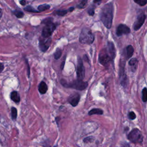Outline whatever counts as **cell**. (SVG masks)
Listing matches in <instances>:
<instances>
[{"instance_id": "6da1fadb", "label": "cell", "mask_w": 147, "mask_h": 147, "mask_svg": "<svg viewBox=\"0 0 147 147\" xmlns=\"http://www.w3.org/2000/svg\"><path fill=\"white\" fill-rule=\"evenodd\" d=\"M113 17V6L112 3L105 5L102 9L100 18L104 26L108 29L112 27Z\"/></svg>"}, {"instance_id": "7a4b0ae2", "label": "cell", "mask_w": 147, "mask_h": 147, "mask_svg": "<svg viewBox=\"0 0 147 147\" xmlns=\"http://www.w3.org/2000/svg\"><path fill=\"white\" fill-rule=\"evenodd\" d=\"M60 83L65 87L72 88L81 91L86 89L88 86V83L86 82H84L81 79L75 80L71 82H67L66 80L62 79Z\"/></svg>"}, {"instance_id": "3957f363", "label": "cell", "mask_w": 147, "mask_h": 147, "mask_svg": "<svg viewBox=\"0 0 147 147\" xmlns=\"http://www.w3.org/2000/svg\"><path fill=\"white\" fill-rule=\"evenodd\" d=\"M94 40V36L91 31L86 28L83 29L79 37L80 42L82 44H90L93 43Z\"/></svg>"}, {"instance_id": "277c9868", "label": "cell", "mask_w": 147, "mask_h": 147, "mask_svg": "<svg viewBox=\"0 0 147 147\" xmlns=\"http://www.w3.org/2000/svg\"><path fill=\"white\" fill-rule=\"evenodd\" d=\"M114 59L108 51L107 48L102 49L99 54V62L104 66H106Z\"/></svg>"}, {"instance_id": "5b68a950", "label": "cell", "mask_w": 147, "mask_h": 147, "mask_svg": "<svg viewBox=\"0 0 147 147\" xmlns=\"http://www.w3.org/2000/svg\"><path fill=\"white\" fill-rule=\"evenodd\" d=\"M128 139L135 143L141 142L142 140V136L140 131L138 129H133L128 135Z\"/></svg>"}, {"instance_id": "8992f818", "label": "cell", "mask_w": 147, "mask_h": 147, "mask_svg": "<svg viewBox=\"0 0 147 147\" xmlns=\"http://www.w3.org/2000/svg\"><path fill=\"white\" fill-rule=\"evenodd\" d=\"M56 28V26L55 24L51 22H48L46 26L43 30L42 31V36L45 38L49 37L51 36L53 32Z\"/></svg>"}, {"instance_id": "52a82bcc", "label": "cell", "mask_w": 147, "mask_h": 147, "mask_svg": "<svg viewBox=\"0 0 147 147\" xmlns=\"http://www.w3.org/2000/svg\"><path fill=\"white\" fill-rule=\"evenodd\" d=\"M85 69L83 63V61L80 57L78 58V66L77 69V75L78 79L83 80L85 78Z\"/></svg>"}, {"instance_id": "ba28073f", "label": "cell", "mask_w": 147, "mask_h": 147, "mask_svg": "<svg viewBox=\"0 0 147 147\" xmlns=\"http://www.w3.org/2000/svg\"><path fill=\"white\" fill-rule=\"evenodd\" d=\"M80 98V95L77 93H74L71 94L70 96L68 97V101L72 106L75 107L79 102Z\"/></svg>"}, {"instance_id": "9c48e42d", "label": "cell", "mask_w": 147, "mask_h": 147, "mask_svg": "<svg viewBox=\"0 0 147 147\" xmlns=\"http://www.w3.org/2000/svg\"><path fill=\"white\" fill-rule=\"evenodd\" d=\"M131 32L130 28L124 24H120L117 27L116 33L118 36H121L123 35L129 34Z\"/></svg>"}, {"instance_id": "30bf717a", "label": "cell", "mask_w": 147, "mask_h": 147, "mask_svg": "<svg viewBox=\"0 0 147 147\" xmlns=\"http://www.w3.org/2000/svg\"><path fill=\"white\" fill-rule=\"evenodd\" d=\"M145 16L144 14H141L138 16L133 26V28L135 31L138 30L141 27V26L143 25V24L145 21Z\"/></svg>"}, {"instance_id": "8fae6325", "label": "cell", "mask_w": 147, "mask_h": 147, "mask_svg": "<svg viewBox=\"0 0 147 147\" xmlns=\"http://www.w3.org/2000/svg\"><path fill=\"white\" fill-rule=\"evenodd\" d=\"M50 40H48L46 42L44 40H40L39 43V47L40 50L43 52H45L50 47Z\"/></svg>"}, {"instance_id": "7c38bea8", "label": "cell", "mask_w": 147, "mask_h": 147, "mask_svg": "<svg viewBox=\"0 0 147 147\" xmlns=\"http://www.w3.org/2000/svg\"><path fill=\"white\" fill-rule=\"evenodd\" d=\"M11 100L16 103H19L20 101V96L17 91H13L10 94Z\"/></svg>"}, {"instance_id": "4fadbf2b", "label": "cell", "mask_w": 147, "mask_h": 147, "mask_svg": "<svg viewBox=\"0 0 147 147\" xmlns=\"http://www.w3.org/2000/svg\"><path fill=\"white\" fill-rule=\"evenodd\" d=\"M48 90V86L44 82H41L39 86V91L41 94H44Z\"/></svg>"}, {"instance_id": "5bb4252c", "label": "cell", "mask_w": 147, "mask_h": 147, "mask_svg": "<svg viewBox=\"0 0 147 147\" xmlns=\"http://www.w3.org/2000/svg\"><path fill=\"white\" fill-rule=\"evenodd\" d=\"M137 64H138V61L136 58H133L129 61V64L131 67V68L133 72L136 70Z\"/></svg>"}, {"instance_id": "9a60e30c", "label": "cell", "mask_w": 147, "mask_h": 147, "mask_svg": "<svg viewBox=\"0 0 147 147\" xmlns=\"http://www.w3.org/2000/svg\"><path fill=\"white\" fill-rule=\"evenodd\" d=\"M134 52V49L132 45H128L127 47V58H130L132 56Z\"/></svg>"}, {"instance_id": "2e32d148", "label": "cell", "mask_w": 147, "mask_h": 147, "mask_svg": "<svg viewBox=\"0 0 147 147\" xmlns=\"http://www.w3.org/2000/svg\"><path fill=\"white\" fill-rule=\"evenodd\" d=\"M103 114V110L100 109H93L91 110H90L89 113V114L90 116L93 115V114H98L101 115Z\"/></svg>"}, {"instance_id": "e0dca14e", "label": "cell", "mask_w": 147, "mask_h": 147, "mask_svg": "<svg viewBox=\"0 0 147 147\" xmlns=\"http://www.w3.org/2000/svg\"><path fill=\"white\" fill-rule=\"evenodd\" d=\"M50 8V6L48 4H43L38 7V10L39 12H43Z\"/></svg>"}, {"instance_id": "ac0fdd59", "label": "cell", "mask_w": 147, "mask_h": 147, "mask_svg": "<svg viewBox=\"0 0 147 147\" xmlns=\"http://www.w3.org/2000/svg\"><path fill=\"white\" fill-rule=\"evenodd\" d=\"M11 115L13 120H15L17 117V110L16 108L12 107L11 109Z\"/></svg>"}, {"instance_id": "d6986e66", "label": "cell", "mask_w": 147, "mask_h": 147, "mask_svg": "<svg viewBox=\"0 0 147 147\" xmlns=\"http://www.w3.org/2000/svg\"><path fill=\"white\" fill-rule=\"evenodd\" d=\"M142 101L144 102H146L147 101V89L146 88H144L142 91Z\"/></svg>"}, {"instance_id": "ffe728a7", "label": "cell", "mask_w": 147, "mask_h": 147, "mask_svg": "<svg viewBox=\"0 0 147 147\" xmlns=\"http://www.w3.org/2000/svg\"><path fill=\"white\" fill-rule=\"evenodd\" d=\"M62 54V53L61 50H60V49L58 48L57 50H56V52H55V54H54L55 59H59L61 57Z\"/></svg>"}, {"instance_id": "44dd1931", "label": "cell", "mask_w": 147, "mask_h": 147, "mask_svg": "<svg viewBox=\"0 0 147 147\" xmlns=\"http://www.w3.org/2000/svg\"><path fill=\"white\" fill-rule=\"evenodd\" d=\"M134 1L140 6H144L147 4V0H134Z\"/></svg>"}, {"instance_id": "7402d4cb", "label": "cell", "mask_w": 147, "mask_h": 147, "mask_svg": "<svg viewBox=\"0 0 147 147\" xmlns=\"http://www.w3.org/2000/svg\"><path fill=\"white\" fill-rule=\"evenodd\" d=\"M13 13L17 18H22L24 15L23 12H22L21 11H20V10H15L13 12Z\"/></svg>"}, {"instance_id": "603a6c76", "label": "cell", "mask_w": 147, "mask_h": 147, "mask_svg": "<svg viewBox=\"0 0 147 147\" xmlns=\"http://www.w3.org/2000/svg\"><path fill=\"white\" fill-rule=\"evenodd\" d=\"M24 10H26V11H28V12H33V13H38V12H39V11H37V10H35L33 8H32L31 7H30V6L24 8Z\"/></svg>"}, {"instance_id": "cb8c5ba5", "label": "cell", "mask_w": 147, "mask_h": 147, "mask_svg": "<svg viewBox=\"0 0 147 147\" xmlns=\"http://www.w3.org/2000/svg\"><path fill=\"white\" fill-rule=\"evenodd\" d=\"M87 3V0H83V1L79 4V5H78V8H79V9H82V8H84L86 5V4Z\"/></svg>"}, {"instance_id": "d4e9b609", "label": "cell", "mask_w": 147, "mask_h": 147, "mask_svg": "<svg viewBox=\"0 0 147 147\" xmlns=\"http://www.w3.org/2000/svg\"><path fill=\"white\" fill-rule=\"evenodd\" d=\"M67 13V10H58L56 11V14L58 16H63L65 14H66V13Z\"/></svg>"}, {"instance_id": "484cf974", "label": "cell", "mask_w": 147, "mask_h": 147, "mask_svg": "<svg viewBox=\"0 0 147 147\" xmlns=\"http://www.w3.org/2000/svg\"><path fill=\"white\" fill-rule=\"evenodd\" d=\"M128 117L131 119H135L136 117V116L135 114V113L133 112H131L129 113L128 114Z\"/></svg>"}, {"instance_id": "4316f807", "label": "cell", "mask_w": 147, "mask_h": 147, "mask_svg": "<svg viewBox=\"0 0 147 147\" xmlns=\"http://www.w3.org/2000/svg\"><path fill=\"white\" fill-rule=\"evenodd\" d=\"M94 139V138L93 137H87V138H85L83 141H84V142H86V143L90 142L93 141Z\"/></svg>"}, {"instance_id": "83f0119b", "label": "cell", "mask_w": 147, "mask_h": 147, "mask_svg": "<svg viewBox=\"0 0 147 147\" xmlns=\"http://www.w3.org/2000/svg\"><path fill=\"white\" fill-rule=\"evenodd\" d=\"M89 14L90 15V16H93L94 14V9H91L89 10Z\"/></svg>"}, {"instance_id": "f1b7e54d", "label": "cell", "mask_w": 147, "mask_h": 147, "mask_svg": "<svg viewBox=\"0 0 147 147\" xmlns=\"http://www.w3.org/2000/svg\"><path fill=\"white\" fill-rule=\"evenodd\" d=\"M20 3L22 5H25L26 4V0H21V1H20Z\"/></svg>"}, {"instance_id": "f546056e", "label": "cell", "mask_w": 147, "mask_h": 147, "mask_svg": "<svg viewBox=\"0 0 147 147\" xmlns=\"http://www.w3.org/2000/svg\"><path fill=\"white\" fill-rule=\"evenodd\" d=\"M3 69H4V65L3 63H1V70H0L1 72H2V71H3Z\"/></svg>"}, {"instance_id": "4dcf8cb0", "label": "cell", "mask_w": 147, "mask_h": 147, "mask_svg": "<svg viewBox=\"0 0 147 147\" xmlns=\"http://www.w3.org/2000/svg\"><path fill=\"white\" fill-rule=\"evenodd\" d=\"M64 64H65V61L64 60V61L62 62V65H61V69H62V70H63V67H64Z\"/></svg>"}, {"instance_id": "1f68e13d", "label": "cell", "mask_w": 147, "mask_h": 147, "mask_svg": "<svg viewBox=\"0 0 147 147\" xmlns=\"http://www.w3.org/2000/svg\"><path fill=\"white\" fill-rule=\"evenodd\" d=\"M122 147H129V144H128L125 143V144H124L122 146Z\"/></svg>"}, {"instance_id": "d6a6232c", "label": "cell", "mask_w": 147, "mask_h": 147, "mask_svg": "<svg viewBox=\"0 0 147 147\" xmlns=\"http://www.w3.org/2000/svg\"><path fill=\"white\" fill-rule=\"evenodd\" d=\"M101 0H94V3H98V2H100V1H101Z\"/></svg>"}, {"instance_id": "836d02e7", "label": "cell", "mask_w": 147, "mask_h": 147, "mask_svg": "<svg viewBox=\"0 0 147 147\" xmlns=\"http://www.w3.org/2000/svg\"><path fill=\"white\" fill-rule=\"evenodd\" d=\"M74 8H70V9H69V11L70 12H72V10H74Z\"/></svg>"}]
</instances>
